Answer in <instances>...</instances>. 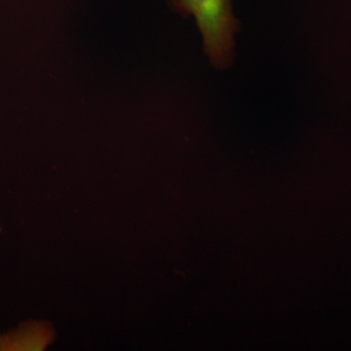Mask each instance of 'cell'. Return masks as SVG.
I'll list each match as a JSON object with an SVG mask.
<instances>
[{"mask_svg": "<svg viewBox=\"0 0 351 351\" xmlns=\"http://www.w3.org/2000/svg\"><path fill=\"white\" fill-rule=\"evenodd\" d=\"M184 18L193 16L202 34L203 49L215 68H230L235 59L234 36L240 24L232 12V0H169Z\"/></svg>", "mask_w": 351, "mask_h": 351, "instance_id": "cell-1", "label": "cell"}]
</instances>
